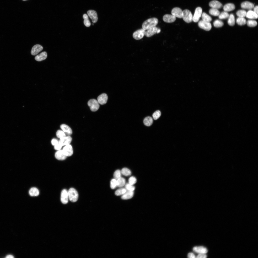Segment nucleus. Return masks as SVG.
Segmentation results:
<instances>
[{
  "instance_id": "1",
  "label": "nucleus",
  "mask_w": 258,
  "mask_h": 258,
  "mask_svg": "<svg viewBox=\"0 0 258 258\" xmlns=\"http://www.w3.org/2000/svg\"><path fill=\"white\" fill-rule=\"evenodd\" d=\"M157 18L153 17L149 19L142 24V28L145 30H147L153 27L156 26L158 23Z\"/></svg>"
},
{
  "instance_id": "2",
  "label": "nucleus",
  "mask_w": 258,
  "mask_h": 258,
  "mask_svg": "<svg viewBox=\"0 0 258 258\" xmlns=\"http://www.w3.org/2000/svg\"><path fill=\"white\" fill-rule=\"evenodd\" d=\"M69 199L71 202L76 201L78 198V194L77 191L74 188H71L68 191Z\"/></svg>"
},
{
  "instance_id": "3",
  "label": "nucleus",
  "mask_w": 258,
  "mask_h": 258,
  "mask_svg": "<svg viewBox=\"0 0 258 258\" xmlns=\"http://www.w3.org/2000/svg\"><path fill=\"white\" fill-rule=\"evenodd\" d=\"M193 17L192 14L189 10L186 9L183 11L182 18L186 22L189 23L192 22Z\"/></svg>"
},
{
  "instance_id": "4",
  "label": "nucleus",
  "mask_w": 258,
  "mask_h": 258,
  "mask_svg": "<svg viewBox=\"0 0 258 258\" xmlns=\"http://www.w3.org/2000/svg\"><path fill=\"white\" fill-rule=\"evenodd\" d=\"M97 101L95 99L90 100L88 102L87 104L91 110L95 112L99 109L100 106Z\"/></svg>"
},
{
  "instance_id": "5",
  "label": "nucleus",
  "mask_w": 258,
  "mask_h": 258,
  "mask_svg": "<svg viewBox=\"0 0 258 258\" xmlns=\"http://www.w3.org/2000/svg\"><path fill=\"white\" fill-rule=\"evenodd\" d=\"M160 32L161 29L160 28L156 26H154L147 30L145 32V35L147 37H150L156 33H160Z\"/></svg>"
},
{
  "instance_id": "6",
  "label": "nucleus",
  "mask_w": 258,
  "mask_h": 258,
  "mask_svg": "<svg viewBox=\"0 0 258 258\" xmlns=\"http://www.w3.org/2000/svg\"><path fill=\"white\" fill-rule=\"evenodd\" d=\"M145 30L142 28L134 32L133 34V37L135 39L138 40L143 38L145 35Z\"/></svg>"
},
{
  "instance_id": "7",
  "label": "nucleus",
  "mask_w": 258,
  "mask_h": 258,
  "mask_svg": "<svg viewBox=\"0 0 258 258\" xmlns=\"http://www.w3.org/2000/svg\"><path fill=\"white\" fill-rule=\"evenodd\" d=\"M198 25L200 28L206 31H210L212 27L211 25L210 22H205L202 20L199 22Z\"/></svg>"
},
{
  "instance_id": "8",
  "label": "nucleus",
  "mask_w": 258,
  "mask_h": 258,
  "mask_svg": "<svg viewBox=\"0 0 258 258\" xmlns=\"http://www.w3.org/2000/svg\"><path fill=\"white\" fill-rule=\"evenodd\" d=\"M202 9L200 7H198L195 9L194 14L193 17L192 21L196 22L199 20L202 14Z\"/></svg>"
},
{
  "instance_id": "9",
  "label": "nucleus",
  "mask_w": 258,
  "mask_h": 258,
  "mask_svg": "<svg viewBox=\"0 0 258 258\" xmlns=\"http://www.w3.org/2000/svg\"><path fill=\"white\" fill-rule=\"evenodd\" d=\"M62 150L64 153L67 157L71 156L73 153L72 147L70 144L65 145Z\"/></svg>"
},
{
  "instance_id": "10",
  "label": "nucleus",
  "mask_w": 258,
  "mask_h": 258,
  "mask_svg": "<svg viewBox=\"0 0 258 258\" xmlns=\"http://www.w3.org/2000/svg\"><path fill=\"white\" fill-rule=\"evenodd\" d=\"M72 140L71 137L69 135L65 136L60 138L59 143L62 146H65L70 144Z\"/></svg>"
},
{
  "instance_id": "11",
  "label": "nucleus",
  "mask_w": 258,
  "mask_h": 258,
  "mask_svg": "<svg viewBox=\"0 0 258 258\" xmlns=\"http://www.w3.org/2000/svg\"><path fill=\"white\" fill-rule=\"evenodd\" d=\"M87 14L88 16L92 20L93 23H95L98 20L97 13L96 11L92 10H90L88 11Z\"/></svg>"
},
{
  "instance_id": "12",
  "label": "nucleus",
  "mask_w": 258,
  "mask_h": 258,
  "mask_svg": "<svg viewBox=\"0 0 258 258\" xmlns=\"http://www.w3.org/2000/svg\"><path fill=\"white\" fill-rule=\"evenodd\" d=\"M68 191L66 189L63 190L61 192V202L63 204H66L68 202Z\"/></svg>"
},
{
  "instance_id": "13",
  "label": "nucleus",
  "mask_w": 258,
  "mask_h": 258,
  "mask_svg": "<svg viewBox=\"0 0 258 258\" xmlns=\"http://www.w3.org/2000/svg\"><path fill=\"white\" fill-rule=\"evenodd\" d=\"M108 96L107 95L104 93H102L99 95L97 97V101L99 104L102 105H104L107 102Z\"/></svg>"
},
{
  "instance_id": "14",
  "label": "nucleus",
  "mask_w": 258,
  "mask_h": 258,
  "mask_svg": "<svg viewBox=\"0 0 258 258\" xmlns=\"http://www.w3.org/2000/svg\"><path fill=\"white\" fill-rule=\"evenodd\" d=\"M43 49V47L41 45L36 44L32 47L31 51V54L33 55H35L42 51Z\"/></svg>"
},
{
  "instance_id": "15",
  "label": "nucleus",
  "mask_w": 258,
  "mask_h": 258,
  "mask_svg": "<svg viewBox=\"0 0 258 258\" xmlns=\"http://www.w3.org/2000/svg\"><path fill=\"white\" fill-rule=\"evenodd\" d=\"M183 11L181 9L178 7H175L172 10V15L176 17L181 18Z\"/></svg>"
},
{
  "instance_id": "16",
  "label": "nucleus",
  "mask_w": 258,
  "mask_h": 258,
  "mask_svg": "<svg viewBox=\"0 0 258 258\" xmlns=\"http://www.w3.org/2000/svg\"><path fill=\"white\" fill-rule=\"evenodd\" d=\"M176 17L172 15L166 14L163 17V21L167 23H172L174 22L176 20Z\"/></svg>"
},
{
  "instance_id": "17",
  "label": "nucleus",
  "mask_w": 258,
  "mask_h": 258,
  "mask_svg": "<svg viewBox=\"0 0 258 258\" xmlns=\"http://www.w3.org/2000/svg\"><path fill=\"white\" fill-rule=\"evenodd\" d=\"M193 250L194 252L199 253L206 254L208 252L207 249L202 246L195 247H193Z\"/></svg>"
},
{
  "instance_id": "18",
  "label": "nucleus",
  "mask_w": 258,
  "mask_h": 258,
  "mask_svg": "<svg viewBox=\"0 0 258 258\" xmlns=\"http://www.w3.org/2000/svg\"><path fill=\"white\" fill-rule=\"evenodd\" d=\"M55 157L57 159L60 160H63L65 159L67 156L64 153L62 150H58L55 154Z\"/></svg>"
},
{
  "instance_id": "19",
  "label": "nucleus",
  "mask_w": 258,
  "mask_h": 258,
  "mask_svg": "<svg viewBox=\"0 0 258 258\" xmlns=\"http://www.w3.org/2000/svg\"><path fill=\"white\" fill-rule=\"evenodd\" d=\"M60 127L65 134L68 135H70L72 133V131L71 128L67 125L64 124H62L60 125Z\"/></svg>"
},
{
  "instance_id": "20",
  "label": "nucleus",
  "mask_w": 258,
  "mask_h": 258,
  "mask_svg": "<svg viewBox=\"0 0 258 258\" xmlns=\"http://www.w3.org/2000/svg\"><path fill=\"white\" fill-rule=\"evenodd\" d=\"M209 6L212 8L217 9L220 8L222 6V4L219 1L216 0H213L209 3Z\"/></svg>"
},
{
  "instance_id": "21",
  "label": "nucleus",
  "mask_w": 258,
  "mask_h": 258,
  "mask_svg": "<svg viewBox=\"0 0 258 258\" xmlns=\"http://www.w3.org/2000/svg\"><path fill=\"white\" fill-rule=\"evenodd\" d=\"M241 7L243 9H251L254 7V4L248 1H246L242 2L241 5Z\"/></svg>"
},
{
  "instance_id": "22",
  "label": "nucleus",
  "mask_w": 258,
  "mask_h": 258,
  "mask_svg": "<svg viewBox=\"0 0 258 258\" xmlns=\"http://www.w3.org/2000/svg\"><path fill=\"white\" fill-rule=\"evenodd\" d=\"M133 191L127 190L126 192L121 196V198L123 199H128L131 198L133 196Z\"/></svg>"
},
{
  "instance_id": "23",
  "label": "nucleus",
  "mask_w": 258,
  "mask_h": 258,
  "mask_svg": "<svg viewBox=\"0 0 258 258\" xmlns=\"http://www.w3.org/2000/svg\"><path fill=\"white\" fill-rule=\"evenodd\" d=\"M47 57V54L46 52H43L40 54L36 55L35 58L36 60L40 61L45 59Z\"/></svg>"
},
{
  "instance_id": "24",
  "label": "nucleus",
  "mask_w": 258,
  "mask_h": 258,
  "mask_svg": "<svg viewBox=\"0 0 258 258\" xmlns=\"http://www.w3.org/2000/svg\"><path fill=\"white\" fill-rule=\"evenodd\" d=\"M235 7L234 4L232 3H229L225 5L223 9L225 11L227 12L233 10L235 9Z\"/></svg>"
},
{
  "instance_id": "25",
  "label": "nucleus",
  "mask_w": 258,
  "mask_h": 258,
  "mask_svg": "<svg viewBox=\"0 0 258 258\" xmlns=\"http://www.w3.org/2000/svg\"><path fill=\"white\" fill-rule=\"evenodd\" d=\"M246 16L247 18L251 19H256L258 18V15L253 11L249 10L247 13Z\"/></svg>"
},
{
  "instance_id": "26",
  "label": "nucleus",
  "mask_w": 258,
  "mask_h": 258,
  "mask_svg": "<svg viewBox=\"0 0 258 258\" xmlns=\"http://www.w3.org/2000/svg\"><path fill=\"white\" fill-rule=\"evenodd\" d=\"M153 122V120L152 118L150 116H148L145 117L143 121L144 123V124L147 126H150L152 124Z\"/></svg>"
},
{
  "instance_id": "27",
  "label": "nucleus",
  "mask_w": 258,
  "mask_h": 258,
  "mask_svg": "<svg viewBox=\"0 0 258 258\" xmlns=\"http://www.w3.org/2000/svg\"><path fill=\"white\" fill-rule=\"evenodd\" d=\"M29 195L31 196H37L39 194V192L38 189L35 187L31 188L29 191Z\"/></svg>"
},
{
  "instance_id": "28",
  "label": "nucleus",
  "mask_w": 258,
  "mask_h": 258,
  "mask_svg": "<svg viewBox=\"0 0 258 258\" xmlns=\"http://www.w3.org/2000/svg\"><path fill=\"white\" fill-rule=\"evenodd\" d=\"M228 23L229 25L231 26H233L235 25V17L233 14H231L229 16L228 20Z\"/></svg>"
},
{
  "instance_id": "29",
  "label": "nucleus",
  "mask_w": 258,
  "mask_h": 258,
  "mask_svg": "<svg viewBox=\"0 0 258 258\" xmlns=\"http://www.w3.org/2000/svg\"><path fill=\"white\" fill-rule=\"evenodd\" d=\"M83 17L84 19V25L86 27H89L91 25V23L89 20L88 15L86 14H84L83 15Z\"/></svg>"
},
{
  "instance_id": "30",
  "label": "nucleus",
  "mask_w": 258,
  "mask_h": 258,
  "mask_svg": "<svg viewBox=\"0 0 258 258\" xmlns=\"http://www.w3.org/2000/svg\"><path fill=\"white\" fill-rule=\"evenodd\" d=\"M201 16L202 20L204 21L210 22L212 20L211 17L205 12L203 13Z\"/></svg>"
},
{
  "instance_id": "31",
  "label": "nucleus",
  "mask_w": 258,
  "mask_h": 258,
  "mask_svg": "<svg viewBox=\"0 0 258 258\" xmlns=\"http://www.w3.org/2000/svg\"><path fill=\"white\" fill-rule=\"evenodd\" d=\"M117 186L119 187H122L125 184V180L123 177H120L117 180Z\"/></svg>"
},
{
  "instance_id": "32",
  "label": "nucleus",
  "mask_w": 258,
  "mask_h": 258,
  "mask_svg": "<svg viewBox=\"0 0 258 258\" xmlns=\"http://www.w3.org/2000/svg\"><path fill=\"white\" fill-rule=\"evenodd\" d=\"M236 22L239 25L242 26L247 23L246 19L244 17H238L236 19Z\"/></svg>"
},
{
  "instance_id": "33",
  "label": "nucleus",
  "mask_w": 258,
  "mask_h": 258,
  "mask_svg": "<svg viewBox=\"0 0 258 258\" xmlns=\"http://www.w3.org/2000/svg\"><path fill=\"white\" fill-rule=\"evenodd\" d=\"M121 174L126 176H130L131 174V172L130 170L126 168H123L121 171Z\"/></svg>"
},
{
  "instance_id": "34",
  "label": "nucleus",
  "mask_w": 258,
  "mask_h": 258,
  "mask_svg": "<svg viewBox=\"0 0 258 258\" xmlns=\"http://www.w3.org/2000/svg\"><path fill=\"white\" fill-rule=\"evenodd\" d=\"M210 14L213 16H218L220 14V12L217 9L212 8L209 11Z\"/></svg>"
},
{
  "instance_id": "35",
  "label": "nucleus",
  "mask_w": 258,
  "mask_h": 258,
  "mask_svg": "<svg viewBox=\"0 0 258 258\" xmlns=\"http://www.w3.org/2000/svg\"><path fill=\"white\" fill-rule=\"evenodd\" d=\"M127 190L125 188H121L117 190L115 192V194L117 196L122 195Z\"/></svg>"
},
{
  "instance_id": "36",
  "label": "nucleus",
  "mask_w": 258,
  "mask_h": 258,
  "mask_svg": "<svg viewBox=\"0 0 258 258\" xmlns=\"http://www.w3.org/2000/svg\"><path fill=\"white\" fill-rule=\"evenodd\" d=\"M213 25L215 27L218 28L222 27L224 25V23L221 20H216L214 22Z\"/></svg>"
},
{
  "instance_id": "37",
  "label": "nucleus",
  "mask_w": 258,
  "mask_h": 258,
  "mask_svg": "<svg viewBox=\"0 0 258 258\" xmlns=\"http://www.w3.org/2000/svg\"><path fill=\"white\" fill-rule=\"evenodd\" d=\"M247 13L244 10H240L237 11L236 14L239 17H244L246 16Z\"/></svg>"
},
{
  "instance_id": "38",
  "label": "nucleus",
  "mask_w": 258,
  "mask_h": 258,
  "mask_svg": "<svg viewBox=\"0 0 258 258\" xmlns=\"http://www.w3.org/2000/svg\"><path fill=\"white\" fill-rule=\"evenodd\" d=\"M247 25L250 27H254L256 26L257 24V23L255 20H250L247 21Z\"/></svg>"
},
{
  "instance_id": "39",
  "label": "nucleus",
  "mask_w": 258,
  "mask_h": 258,
  "mask_svg": "<svg viewBox=\"0 0 258 258\" xmlns=\"http://www.w3.org/2000/svg\"><path fill=\"white\" fill-rule=\"evenodd\" d=\"M229 15L227 12L224 11L221 12L219 15V18L220 19H226L228 17Z\"/></svg>"
},
{
  "instance_id": "40",
  "label": "nucleus",
  "mask_w": 258,
  "mask_h": 258,
  "mask_svg": "<svg viewBox=\"0 0 258 258\" xmlns=\"http://www.w3.org/2000/svg\"><path fill=\"white\" fill-rule=\"evenodd\" d=\"M56 134L57 136L60 139L66 136V134L62 130H60L57 131Z\"/></svg>"
},
{
  "instance_id": "41",
  "label": "nucleus",
  "mask_w": 258,
  "mask_h": 258,
  "mask_svg": "<svg viewBox=\"0 0 258 258\" xmlns=\"http://www.w3.org/2000/svg\"><path fill=\"white\" fill-rule=\"evenodd\" d=\"M161 115V113L159 110H157L153 114L152 117L153 118L156 120L159 118Z\"/></svg>"
},
{
  "instance_id": "42",
  "label": "nucleus",
  "mask_w": 258,
  "mask_h": 258,
  "mask_svg": "<svg viewBox=\"0 0 258 258\" xmlns=\"http://www.w3.org/2000/svg\"><path fill=\"white\" fill-rule=\"evenodd\" d=\"M121 171L120 170H116L113 174L114 178L117 180L121 177Z\"/></svg>"
},
{
  "instance_id": "43",
  "label": "nucleus",
  "mask_w": 258,
  "mask_h": 258,
  "mask_svg": "<svg viewBox=\"0 0 258 258\" xmlns=\"http://www.w3.org/2000/svg\"><path fill=\"white\" fill-rule=\"evenodd\" d=\"M110 187L111 189H113L117 186V180L114 178L112 179L110 182Z\"/></svg>"
},
{
  "instance_id": "44",
  "label": "nucleus",
  "mask_w": 258,
  "mask_h": 258,
  "mask_svg": "<svg viewBox=\"0 0 258 258\" xmlns=\"http://www.w3.org/2000/svg\"><path fill=\"white\" fill-rule=\"evenodd\" d=\"M125 187L127 190L130 191H133L135 189V187L134 186L129 183L125 184Z\"/></svg>"
},
{
  "instance_id": "45",
  "label": "nucleus",
  "mask_w": 258,
  "mask_h": 258,
  "mask_svg": "<svg viewBox=\"0 0 258 258\" xmlns=\"http://www.w3.org/2000/svg\"><path fill=\"white\" fill-rule=\"evenodd\" d=\"M137 180L136 178L134 176L130 177L129 179V183L132 185L135 184Z\"/></svg>"
},
{
  "instance_id": "46",
  "label": "nucleus",
  "mask_w": 258,
  "mask_h": 258,
  "mask_svg": "<svg viewBox=\"0 0 258 258\" xmlns=\"http://www.w3.org/2000/svg\"><path fill=\"white\" fill-rule=\"evenodd\" d=\"M51 143L53 145L55 146L59 143V141L57 139L54 138L52 140Z\"/></svg>"
},
{
  "instance_id": "47",
  "label": "nucleus",
  "mask_w": 258,
  "mask_h": 258,
  "mask_svg": "<svg viewBox=\"0 0 258 258\" xmlns=\"http://www.w3.org/2000/svg\"><path fill=\"white\" fill-rule=\"evenodd\" d=\"M207 257V256L205 254L199 253L196 258H205Z\"/></svg>"
},
{
  "instance_id": "48",
  "label": "nucleus",
  "mask_w": 258,
  "mask_h": 258,
  "mask_svg": "<svg viewBox=\"0 0 258 258\" xmlns=\"http://www.w3.org/2000/svg\"><path fill=\"white\" fill-rule=\"evenodd\" d=\"M62 146L59 143L54 146V148L55 150H60L62 148Z\"/></svg>"
},
{
  "instance_id": "49",
  "label": "nucleus",
  "mask_w": 258,
  "mask_h": 258,
  "mask_svg": "<svg viewBox=\"0 0 258 258\" xmlns=\"http://www.w3.org/2000/svg\"><path fill=\"white\" fill-rule=\"evenodd\" d=\"M188 257L190 258H195V256L194 254L193 253H189L188 255Z\"/></svg>"
},
{
  "instance_id": "50",
  "label": "nucleus",
  "mask_w": 258,
  "mask_h": 258,
  "mask_svg": "<svg viewBox=\"0 0 258 258\" xmlns=\"http://www.w3.org/2000/svg\"><path fill=\"white\" fill-rule=\"evenodd\" d=\"M258 6H256L253 8V11L258 15Z\"/></svg>"
},
{
  "instance_id": "51",
  "label": "nucleus",
  "mask_w": 258,
  "mask_h": 258,
  "mask_svg": "<svg viewBox=\"0 0 258 258\" xmlns=\"http://www.w3.org/2000/svg\"><path fill=\"white\" fill-rule=\"evenodd\" d=\"M14 257L13 256L11 255H7L5 257L6 258H13Z\"/></svg>"
},
{
  "instance_id": "52",
  "label": "nucleus",
  "mask_w": 258,
  "mask_h": 258,
  "mask_svg": "<svg viewBox=\"0 0 258 258\" xmlns=\"http://www.w3.org/2000/svg\"><path fill=\"white\" fill-rule=\"evenodd\" d=\"M23 0V1H26V0Z\"/></svg>"
}]
</instances>
